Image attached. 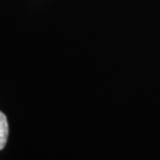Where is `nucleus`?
Returning a JSON list of instances; mask_svg holds the SVG:
<instances>
[{"label":"nucleus","instance_id":"nucleus-1","mask_svg":"<svg viewBox=\"0 0 160 160\" xmlns=\"http://www.w3.org/2000/svg\"><path fill=\"white\" fill-rule=\"evenodd\" d=\"M8 137V123L5 115L0 112V150L5 147Z\"/></svg>","mask_w":160,"mask_h":160}]
</instances>
